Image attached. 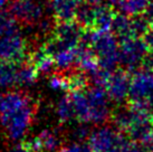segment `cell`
I'll use <instances>...</instances> for the list:
<instances>
[{
    "label": "cell",
    "instance_id": "obj_1",
    "mask_svg": "<svg viewBox=\"0 0 153 152\" xmlns=\"http://www.w3.org/2000/svg\"><path fill=\"white\" fill-rule=\"evenodd\" d=\"M92 51L97 57L100 67L110 73H114L119 65V48L117 38L112 31H97L95 35Z\"/></svg>",
    "mask_w": 153,
    "mask_h": 152
},
{
    "label": "cell",
    "instance_id": "obj_2",
    "mask_svg": "<svg viewBox=\"0 0 153 152\" xmlns=\"http://www.w3.org/2000/svg\"><path fill=\"white\" fill-rule=\"evenodd\" d=\"M119 63L125 68V72L136 73L140 71L145 55L149 53V48L142 38H128L120 40Z\"/></svg>",
    "mask_w": 153,
    "mask_h": 152
},
{
    "label": "cell",
    "instance_id": "obj_3",
    "mask_svg": "<svg viewBox=\"0 0 153 152\" xmlns=\"http://www.w3.org/2000/svg\"><path fill=\"white\" fill-rule=\"evenodd\" d=\"M128 140L111 127H100L92 131L88 145L93 152H120Z\"/></svg>",
    "mask_w": 153,
    "mask_h": 152
},
{
    "label": "cell",
    "instance_id": "obj_4",
    "mask_svg": "<svg viewBox=\"0 0 153 152\" xmlns=\"http://www.w3.org/2000/svg\"><path fill=\"white\" fill-rule=\"evenodd\" d=\"M35 116V104L33 101L25 107L8 118L0 120L8 138L13 141H19L26 135Z\"/></svg>",
    "mask_w": 153,
    "mask_h": 152
},
{
    "label": "cell",
    "instance_id": "obj_5",
    "mask_svg": "<svg viewBox=\"0 0 153 152\" xmlns=\"http://www.w3.org/2000/svg\"><path fill=\"white\" fill-rule=\"evenodd\" d=\"M9 13L19 22L35 26L45 18V7L39 0H13Z\"/></svg>",
    "mask_w": 153,
    "mask_h": 152
},
{
    "label": "cell",
    "instance_id": "obj_6",
    "mask_svg": "<svg viewBox=\"0 0 153 152\" xmlns=\"http://www.w3.org/2000/svg\"><path fill=\"white\" fill-rule=\"evenodd\" d=\"M86 95L91 105L89 123L102 124L106 122L111 116L110 96L106 89L93 85L92 87L86 89Z\"/></svg>",
    "mask_w": 153,
    "mask_h": 152
},
{
    "label": "cell",
    "instance_id": "obj_7",
    "mask_svg": "<svg viewBox=\"0 0 153 152\" xmlns=\"http://www.w3.org/2000/svg\"><path fill=\"white\" fill-rule=\"evenodd\" d=\"M153 93V72L140 69L133 74L131 78V87L128 100L131 104L145 103Z\"/></svg>",
    "mask_w": 153,
    "mask_h": 152
},
{
    "label": "cell",
    "instance_id": "obj_8",
    "mask_svg": "<svg viewBox=\"0 0 153 152\" xmlns=\"http://www.w3.org/2000/svg\"><path fill=\"white\" fill-rule=\"evenodd\" d=\"M26 56V40L22 33L0 38V62L22 63Z\"/></svg>",
    "mask_w": 153,
    "mask_h": 152
},
{
    "label": "cell",
    "instance_id": "obj_9",
    "mask_svg": "<svg viewBox=\"0 0 153 152\" xmlns=\"http://www.w3.org/2000/svg\"><path fill=\"white\" fill-rule=\"evenodd\" d=\"M130 87H131V78L128 76V73L125 71H115L108 80L106 91L110 100L121 104L126 98H128Z\"/></svg>",
    "mask_w": 153,
    "mask_h": 152
},
{
    "label": "cell",
    "instance_id": "obj_10",
    "mask_svg": "<svg viewBox=\"0 0 153 152\" xmlns=\"http://www.w3.org/2000/svg\"><path fill=\"white\" fill-rule=\"evenodd\" d=\"M30 102L31 98L22 92L7 91L0 93V120L15 114Z\"/></svg>",
    "mask_w": 153,
    "mask_h": 152
},
{
    "label": "cell",
    "instance_id": "obj_11",
    "mask_svg": "<svg viewBox=\"0 0 153 152\" xmlns=\"http://www.w3.org/2000/svg\"><path fill=\"white\" fill-rule=\"evenodd\" d=\"M81 4L77 0H51V8L58 22L73 21Z\"/></svg>",
    "mask_w": 153,
    "mask_h": 152
},
{
    "label": "cell",
    "instance_id": "obj_12",
    "mask_svg": "<svg viewBox=\"0 0 153 152\" xmlns=\"http://www.w3.org/2000/svg\"><path fill=\"white\" fill-rule=\"evenodd\" d=\"M72 98L76 118L81 123L88 124L89 115H91V105L88 97L86 95V91H74L69 93Z\"/></svg>",
    "mask_w": 153,
    "mask_h": 152
},
{
    "label": "cell",
    "instance_id": "obj_13",
    "mask_svg": "<svg viewBox=\"0 0 153 152\" xmlns=\"http://www.w3.org/2000/svg\"><path fill=\"white\" fill-rule=\"evenodd\" d=\"M20 63L0 62V89L17 87Z\"/></svg>",
    "mask_w": 153,
    "mask_h": 152
},
{
    "label": "cell",
    "instance_id": "obj_14",
    "mask_svg": "<svg viewBox=\"0 0 153 152\" xmlns=\"http://www.w3.org/2000/svg\"><path fill=\"white\" fill-rule=\"evenodd\" d=\"M150 0H117L116 7L120 13L128 17H136L143 15Z\"/></svg>",
    "mask_w": 153,
    "mask_h": 152
},
{
    "label": "cell",
    "instance_id": "obj_15",
    "mask_svg": "<svg viewBox=\"0 0 153 152\" xmlns=\"http://www.w3.org/2000/svg\"><path fill=\"white\" fill-rule=\"evenodd\" d=\"M95 18H96V6H93L89 2H84L77 9L75 20L83 28L93 29Z\"/></svg>",
    "mask_w": 153,
    "mask_h": 152
},
{
    "label": "cell",
    "instance_id": "obj_16",
    "mask_svg": "<svg viewBox=\"0 0 153 152\" xmlns=\"http://www.w3.org/2000/svg\"><path fill=\"white\" fill-rule=\"evenodd\" d=\"M131 17H128V16L122 15V13H117L114 16L111 30L116 37L120 38V40L133 38L131 35Z\"/></svg>",
    "mask_w": 153,
    "mask_h": 152
},
{
    "label": "cell",
    "instance_id": "obj_17",
    "mask_svg": "<svg viewBox=\"0 0 153 152\" xmlns=\"http://www.w3.org/2000/svg\"><path fill=\"white\" fill-rule=\"evenodd\" d=\"M55 60V65L58 69L62 71H67L72 67L74 64H77L78 57H79V47L73 49H66L57 53L53 56Z\"/></svg>",
    "mask_w": 153,
    "mask_h": 152
},
{
    "label": "cell",
    "instance_id": "obj_18",
    "mask_svg": "<svg viewBox=\"0 0 153 152\" xmlns=\"http://www.w3.org/2000/svg\"><path fill=\"white\" fill-rule=\"evenodd\" d=\"M114 13L112 8L107 6H97L96 7V18L93 29L97 31H111L112 22L114 19Z\"/></svg>",
    "mask_w": 153,
    "mask_h": 152
},
{
    "label": "cell",
    "instance_id": "obj_19",
    "mask_svg": "<svg viewBox=\"0 0 153 152\" xmlns=\"http://www.w3.org/2000/svg\"><path fill=\"white\" fill-rule=\"evenodd\" d=\"M56 113L62 123H67L73 121L74 118H76L75 115V110H74V105H73L72 98L68 95H65L62 97L56 106Z\"/></svg>",
    "mask_w": 153,
    "mask_h": 152
},
{
    "label": "cell",
    "instance_id": "obj_20",
    "mask_svg": "<svg viewBox=\"0 0 153 152\" xmlns=\"http://www.w3.org/2000/svg\"><path fill=\"white\" fill-rule=\"evenodd\" d=\"M39 142L42 144L43 152H59L62 149L58 135L51 130H43L37 136Z\"/></svg>",
    "mask_w": 153,
    "mask_h": 152
},
{
    "label": "cell",
    "instance_id": "obj_21",
    "mask_svg": "<svg viewBox=\"0 0 153 152\" xmlns=\"http://www.w3.org/2000/svg\"><path fill=\"white\" fill-rule=\"evenodd\" d=\"M37 69L30 62H22L19 66V87H29L35 84L37 78Z\"/></svg>",
    "mask_w": 153,
    "mask_h": 152
},
{
    "label": "cell",
    "instance_id": "obj_22",
    "mask_svg": "<svg viewBox=\"0 0 153 152\" xmlns=\"http://www.w3.org/2000/svg\"><path fill=\"white\" fill-rule=\"evenodd\" d=\"M19 31H20L19 25L17 20L13 17V15L4 9L0 10V38L16 34Z\"/></svg>",
    "mask_w": 153,
    "mask_h": 152
},
{
    "label": "cell",
    "instance_id": "obj_23",
    "mask_svg": "<svg viewBox=\"0 0 153 152\" xmlns=\"http://www.w3.org/2000/svg\"><path fill=\"white\" fill-rule=\"evenodd\" d=\"M151 29V25L146 20L143 15L132 17L131 22V35L133 38H142L148 34V31Z\"/></svg>",
    "mask_w": 153,
    "mask_h": 152
},
{
    "label": "cell",
    "instance_id": "obj_24",
    "mask_svg": "<svg viewBox=\"0 0 153 152\" xmlns=\"http://www.w3.org/2000/svg\"><path fill=\"white\" fill-rule=\"evenodd\" d=\"M91 129L88 127L87 124H84V123H81L79 125H77L76 127L73 129V131L71 132V135H72V139L77 142V143H83L85 140H88L89 136H91Z\"/></svg>",
    "mask_w": 153,
    "mask_h": 152
},
{
    "label": "cell",
    "instance_id": "obj_25",
    "mask_svg": "<svg viewBox=\"0 0 153 152\" xmlns=\"http://www.w3.org/2000/svg\"><path fill=\"white\" fill-rule=\"evenodd\" d=\"M48 85L53 91H65L68 89V82L67 78L59 74H54L51 75L48 80Z\"/></svg>",
    "mask_w": 153,
    "mask_h": 152
},
{
    "label": "cell",
    "instance_id": "obj_26",
    "mask_svg": "<svg viewBox=\"0 0 153 152\" xmlns=\"http://www.w3.org/2000/svg\"><path fill=\"white\" fill-rule=\"evenodd\" d=\"M59 152H93L91 150L88 144L85 143H77V142H73V143L65 145L60 149Z\"/></svg>",
    "mask_w": 153,
    "mask_h": 152
},
{
    "label": "cell",
    "instance_id": "obj_27",
    "mask_svg": "<svg viewBox=\"0 0 153 152\" xmlns=\"http://www.w3.org/2000/svg\"><path fill=\"white\" fill-rule=\"evenodd\" d=\"M120 152H148V149L145 145H142L140 143H136L133 141H128Z\"/></svg>",
    "mask_w": 153,
    "mask_h": 152
},
{
    "label": "cell",
    "instance_id": "obj_28",
    "mask_svg": "<svg viewBox=\"0 0 153 152\" xmlns=\"http://www.w3.org/2000/svg\"><path fill=\"white\" fill-rule=\"evenodd\" d=\"M142 67L145 71L153 72V51H149V53L145 55L144 59L142 62Z\"/></svg>",
    "mask_w": 153,
    "mask_h": 152
},
{
    "label": "cell",
    "instance_id": "obj_29",
    "mask_svg": "<svg viewBox=\"0 0 153 152\" xmlns=\"http://www.w3.org/2000/svg\"><path fill=\"white\" fill-rule=\"evenodd\" d=\"M143 17L149 21V24L151 26H153V0H150L148 7L145 9L144 13H143Z\"/></svg>",
    "mask_w": 153,
    "mask_h": 152
},
{
    "label": "cell",
    "instance_id": "obj_30",
    "mask_svg": "<svg viewBox=\"0 0 153 152\" xmlns=\"http://www.w3.org/2000/svg\"><path fill=\"white\" fill-rule=\"evenodd\" d=\"M8 152H31V151L26 147L25 143H22V144H18V145H15Z\"/></svg>",
    "mask_w": 153,
    "mask_h": 152
},
{
    "label": "cell",
    "instance_id": "obj_31",
    "mask_svg": "<svg viewBox=\"0 0 153 152\" xmlns=\"http://www.w3.org/2000/svg\"><path fill=\"white\" fill-rule=\"evenodd\" d=\"M146 104H148V106H149V109H150V111L153 113V93L151 94L149 96V98L146 100V102H145Z\"/></svg>",
    "mask_w": 153,
    "mask_h": 152
},
{
    "label": "cell",
    "instance_id": "obj_32",
    "mask_svg": "<svg viewBox=\"0 0 153 152\" xmlns=\"http://www.w3.org/2000/svg\"><path fill=\"white\" fill-rule=\"evenodd\" d=\"M146 149H148V152H153V141L146 145Z\"/></svg>",
    "mask_w": 153,
    "mask_h": 152
},
{
    "label": "cell",
    "instance_id": "obj_33",
    "mask_svg": "<svg viewBox=\"0 0 153 152\" xmlns=\"http://www.w3.org/2000/svg\"><path fill=\"white\" fill-rule=\"evenodd\" d=\"M6 2H7V0H0V10H2V8H4V6L6 4Z\"/></svg>",
    "mask_w": 153,
    "mask_h": 152
}]
</instances>
